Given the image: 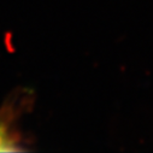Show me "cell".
<instances>
[{
  "instance_id": "cell-1",
  "label": "cell",
  "mask_w": 153,
  "mask_h": 153,
  "mask_svg": "<svg viewBox=\"0 0 153 153\" xmlns=\"http://www.w3.org/2000/svg\"><path fill=\"white\" fill-rule=\"evenodd\" d=\"M15 149L16 147L10 135L6 133V130L3 127H0V152H11Z\"/></svg>"
}]
</instances>
